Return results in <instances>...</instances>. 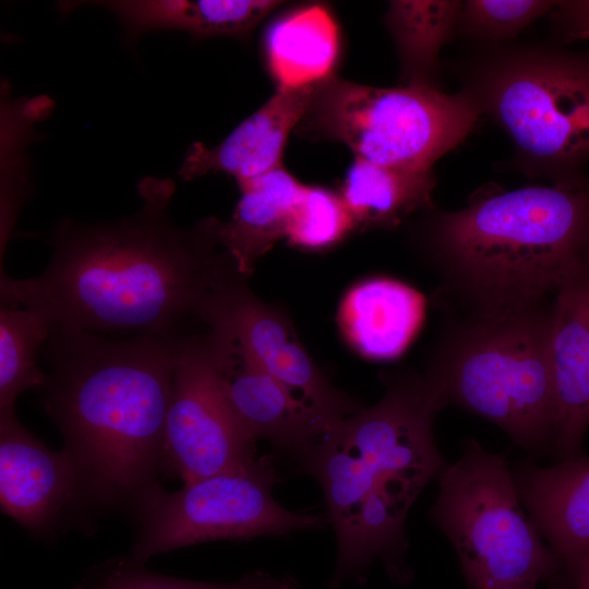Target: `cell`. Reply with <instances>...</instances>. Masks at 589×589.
<instances>
[{
	"label": "cell",
	"mask_w": 589,
	"mask_h": 589,
	"mask_svg": "<svg viewBox=\"0 0 589 589\" xmlns=\"http://www.w3.org/2000/svg\"><path fill=\"white\" fill-rule=\"evenodd\" d=\"M118 17L128 41L154 31H182L194 39H245L283 2L275 0L96 1Z\"/></svg>",
	"instance_id": "cell-18"
},
{
	"label": "cell",
	"mask_w": 589,
	"mask_h": 589,
	"mask_svg": "<svg viewBox=\"0 0 589 589\" xmlns=\"http://www.w3.org/2000/svg\"><path fill=\"white\" fill-rule=\"evenodd\" d=\"M438 488L430 517L450 541L470 589L555 584L560 563L522 509L504 454L468 440L441 472Z\"/></svg>",
	"instance_id": "cell-7"
},
{
	"label": "cell",
	"mask_w": 589,
	"mask_h": 589,
	"mask_svg": "<svg viewBox=\"0 0 589 589\" xmlns=\"http://www.w3.org/2000/svg\"><path fill=\"white\" fill-rule=\"evenodd\" d=\"M357 227L341 193L303 185L290 214L286 239L303 250H327L345 240Z\"/></svg>",
	"instance_id": "cell-24"
},
{
	"label": "cell",
	"mask_w": 589,
	"mask_h": 589,
	"mask_svg": "<svg viewBox=\"0 0 589 589\" xmlns=\"http://www.w3.org/2000/svg\"><path fill=\"white\" fill-rule=\"evenodd\" d=\"M550 13L553 43L566 46L589 40V0L556 1Z\"/></svg>",
	"instance_id": "cell-27"
},
{
	"label": "cell",
	"mask_w": 589,
	"mask_h": 589,
	"mask_svg": "<svg viewBox=\"0 0 589 589\" xmlns=\"http://www.w3.org/2000/svg\"><path fill=\"white\" fill-rule=\"evenodd\" d=\"M462 1L395 0L385 14L400 63L402 85L434 86L441 49L458 29Z\"/></svg>",
	"instance_id": "cell-22"
},
{
	"label": "cell",
	"mask_w": 589,
	"mask_h": 589,
	"mask_svg": "<svg viewBox=\"0 0 589 589\" xmlns=\"http://www.w3.org/2000/svg\"><path fill=\"white\" fill-rule=\"evenodd\" d=\"M247 280L230 264L204 300L199 321L230 338L241 359L264 370L332 424L358 412L361 404L321 372L285 312L257 298Z\"/></svg>",
	"instance_id": "cell-11"
},
{
	"label": "cell",
	"mask_w": 589,
	"mask_h": 589,
	"mask_svg": "<svg viewBox=\"0 0 589 589\" xmlns=\"http://www.w3.org/2000/svg\"><path fill=\"white\" fill-rule=\"evenodd\" d=\"M303 185L283 166L238 184L240 199L230 219L220 223L218 236L220 247L245 277L259 259L286 238Z\"/></svg>",
	"instance_id": "cell-19"
},
{
	"label": "cell",
	"mask_w": 589,
	"mask_h": 589,
	"mask_svg": "<svg viewBox=\"0 0 589 589\" xmlns=\"http://www.w3.org/2000/svg\"><path fill=\"white\" fill-rule=\"evenodd\" d=\"M237 362L233 341L218 332L179 340L166 420L163 470L183 484L235 467L256 455L227 394Z\"/></svg>",
	"instance_id": "cell-10"
},
{
	"label": "cell",
	"mask_w": 589,
	"mask_h": 589,
	"mask_svg": "<svg viewBox=\"0 0 589 589\" xmlns=\"http://www.w3.org/2000/svg\"><path fill=\"white\" fill-rule=\"evenodd\" d=\"M169 179L139 185L141 208L103 224L58 223L52 254L37 276L0 275L1 304L44 315L52 330L181 337L199 321L209 291L232 262L219 243L220 221L173 225Z\"/></svg>",
	"instance_id": "cell-1"
},
{
	"label": "cell",
	"mask_w": 589,
	"mask_h": 589,
	"mask_svg": "<svg viewBox=\"0 0 589 589\" xmlns=\"http://www.w3.org/2000/svg\"><path fill=\"white\" fill-rule=\"evenodd\" d=\"M372 407L335 423L299 459L320 484L337 542L329 585L365 581L378 561L396 584L413 578L406 563V519L421 491L447 465L433 424L445 402L426 373H382Z\"/></svg>",
	"instance_id": "cell-2"
},
{
	"label": "cell",
	"mask_w": 589,
	"mask_h": 589,
	"mask_svg": "<svg viewBox=\"0 0 589 589\" xmlns=\"http://www.w3.org/2000/svg\"><path fill=\"white\" fill-rule=\"evenodd\" d=\"M314 86L277 88L219 144L209 147L193 143L179 176L193 180L209 172H221L241 184L281 167L288 137L308 111Z\"/></svg>",
	"instance_id": "cell-15"
},
{
	"label": "cell",
	"mask_w": 589,
	"mask_h": 589,
	"mask_svg": "<svg viewBox=\"0 0 589 589\" xmlns=\"http://www.w3.org/2000/svg\"><path fill=\"white\" fill-rule=\"evenodd\" d=\"M486 184L457 211L435 212L421 249L443 289L470 310L531 306L589 262V185Z\"/></svg>",
	"instance_id": "cell-4"
},
{
	"label": "cell",
	"mask_w": 589,
	"mask_h": 589,
	"mask_svg": "<svg viewBox=\"0 0 589 589\" xmlns=\"http://www.w3.org/2000/svg\"><path fill=\"white\" fill-rule=\"evenodd\" d=\"M576 589H589V562L580 573Z\"/></svg>",
	"instance_id": "cell-28"
},
{
	"label": "cell",
	"mask_w": 589,
	"mask_h": 589,
	"mask_svg": "<svg viewBox=\"0 0 589 589\" xmlns=\"http://www.w3.org/2000/svg\"><path fill=\"white\" fill-rule=\"evenodd\" d=\"M552 303L470 310L441 338L426 374L446 406L492 421L539 456L553 447Z\"/></svg>",
	"instance_id": "cell-5"
},
{
	"label": "cell",
	"mask_w": 589,
	"mask_h": 589,
	"mask_svg": "<svg viewBox=\"0 0 589 589\" xmlns=\"http://www.w3.org/2000/svg\"><path fill=\"white\" fill-rule=\"evenodd\" d=\"M462 91L510 139L516 170L572 184L589 163V48L492 45Z\"/></svg>",
	"instance_id": "cell-6"
},
{
	"label": "cell",
	"mask_w": 589,
	"mask_h": 589,
	"mask_svg": "<svg viewBox=\"0 0 589 589\" xmlns=\"http://www.w3.org/2000/svg\"><path fill=\"white\" fill-rule=\"evenodd\" d=\"M227 394L237 419L253 441L268 440L298 460L334 425L238 353Z\"/></svg>",
	"instance_id": "cell-17"
},
{
	"label": "cell",
	"mask_w": 589,
	"mask_h": 589,
	"mask_svg": "<svg viewBox=\"0 0 589 589\" xmlns=\"http://www.w3.org/2000/svg\"><path fill=\"white\" fill-rule=\"evenodd\" d=\"M274 459L255 455L232 469L183 484L153 489L135 509L131 556L140 563L176 549L218 540H248L323 528L327 517L292 512L273 496Z\"/></svg>",
	"instance_id": "cell-9"
},
{
	"label": "cell",
	"mask_w": 589,
	"mask_h": 589,
	"mask_svg": "<svg viewBox=\"0 0 589 589\" xmlns=\"http://www.w3.org/2000/svg\"><path fill=\"white\" fill-rule=\"evenodd\" d=\"M551 363L557 410L552 449L563 460L581 455L589 428V262L554 294Z\"/></svg>",
	"instance_id": "cell-14"
},
{
	"label": "cell",
	"mask_w": 589,
	"mask_h": 589,
	"mask_svg": "<svg viewBox=\"0 0 589 589\" xmlns=\"http://www.w3.org/2000/svg\"><path fill=\"white\" fill-rule=\"evenodd\" d=\"M92 506L72 457L52 450L17 419L0 411V506L29 533L49 538L75 514Z\"/></svg>",
	"instance_id": "cell-12"
},
{
	"label": "cell",
	"mask_w": 589,
	"mask_h": 589,
	"mask_svg": "<svg viewBox=\"0 0 589 589\" xmlns=\"http://www.w3.org/2000/svg\"><path fill=\"white\" fill-rule=\"evenodd\" d=\"M481 117L465 92L426 85L374 87L335 75L316 84L299 134L347 145L354 157L407 169H433Z\"/></svg>",
	"instance_id": "cell-8"
},
{
	"label": "cell",
	"mask_w": 589,
	"mask_h": 589,
	"mask_svg": "<svg viewBox=\"0 0 589 589\" xmlns=\"http://www.w3.org/2000/svg\"><path fill=\"white\" fill-rule=\"evenodd\" d=\"M263 48L277 88L316 85L334 76L339 55V29L326 8L305 5L269 24Z\"/></svg>",
	"instance_id": "cell-20"
},
{
	"label": "cell",
	"mask_w": 589,
	"mask_h": 589,
	"mask_svg": "<svg viewBox=\"0 0 589 589\" xmlns=\"http://www.w3.org/2000/svg\"><path fill=\"white\" fill-rule=\"evenodd\" d=\"M284 578L256 569L229 584L193 581L152 573L129 556L94 566L75 589H277Z\"/></svg>",
	"instance_id": "cell-25"
},
{
	"label": "cell",
	"mask_w": 589,
	"mask_h": 589,
	"mask_svg": "<svg viewBox=\"0 0 589 589\" xmlns=\"http://www.w3.org/2000/svg\"><path fill=\"white\" fill-rule=\"evenodd\" d=\"M425 312L423 296L388 277H371L353 285L341 299L337 323L358 354L370 360L399 357L418 334Z\"/></svg>",
	"instance_id": "cell-16"
},
{
	"label": "cell",
	"mask_w": 589,
	"mask_h": 589,
	"mask_svg": "<svg viewBox=\"0 0 589 589\" xmlns=\"http://www.w3.org/2000/svg\"><path fill=\"white\" fill-rule=\"evenodd\" d=\"M435 183L433 169L387 167L354 157L340 193L358 228L393 229L433 208Z\"/></svg>",
	"instance_id": "cell-21"
},
{
	"label": "cell",
	"mask_w": 589,
	"mask_h": 589,
	"mask_svg": "<svg viewBox=\"0 0 589 589\" xmlns=\"http://www.w3.org/2000/svg\"><path fill=\"white\" fill-rule=\"evenodd\" d=\"M512 471L522 507L561 566L550 589H576L589 562V457L550 467L530 459Z\"/></svg>",
	"instance_id": "cell-13"
},
{
	"label": "cell",
	"mask_w": 589,
	"mask_h": 589,
	"mask_svg": "<svg viewBox=\"0 0 589 589\" xmlns=\"http://www.w3.org/2000/svg\"><path fill=\"white\" fill-rule=\"evenodd\" d=\"M51 332L40 313L1 304L0 411L14 409L25 390L44 386L46 373L39 368L38 356Z\"/></svg>",
	"instance_id": "cell-23"
},
{
	"label": "cell",
	"mask_w": 589,
	"mask_h": 589,
	"mask_svg": "<svg viewBox=\"0 0 589 589\" xmlns=\"http://www.w3.org/2000/svg\"><path fill=\"white\" fill-rule=\"evenodd\" d=\"M283 589H304V588L299 582V580L294 579L291 582H289L286 587H284Z\"/></svg>",
	"instance_id": "cell-30"
},
{
	"label": "cell",
	"mask_w": 589,
	"mask_h": 589,
	"mask_svg": "<svg viewBox=\"0 0 589 589\" xmlns=\"http://www.w3.org/2000/svg\"><path fill=\"white\" fill-rule=\"evenodd\" d=\"M555 4L551 0L462 1L457 32L491 46L500 45L550 13Z\"/></svg>",
	"instance_id": "cell-26"
},
{
	"label": "cell",
	"mask_w": 589,
	"mask_h": 589,
	"mask_svg": "<svg viewBox=\"0 0 589 589\" xmlns=\"http://www.w3.org/2000/svg\"><path fill=\"white\" fill-rule=\"evenodd\" d=\"M181 337L52 330L43 346V405L93 505L135 510L159 485Z\"/></svg>",
	"instance_id": "cell-3"
},
{
	"label": "cell",
	"mask_w": 589,
	"mask_h": 589,
	"mask_svg": "<svg viewBox=\"0 0 589 589\" xmlns=\"http://www.w3.org/2000/svg\"><path fill=\"white\" fill-rule=\"evenodd\" d=\"M536 582H516L495 587L492 589H536Z\"/></svg>",
	"instance_id": "cell-29"
},
{
	"label": "cell",
	"mask_w": 589,
	"mask_h": 589,
	"mask_svg": "<svg viewBox=\"0 0 589 589\" xmlns=\"http://www.w3.org/2000/svg\"><path fill=\"white\" fill-rule=\"evenodd\" d=\"M588 185H589V176L587 177Z\"/></svg>",
	"instance_id": "cell-31"
}]
</instances>
